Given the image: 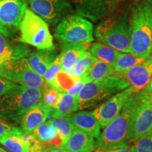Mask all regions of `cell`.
Here are the masks:
<instances>
[{"mask_svg":"<svg viewBox=\"0 0 152 152\" xmlns=\"http://www.w3.org/2000/svg\"><path fill=\"white\" fill-rule=\"evenodd\" d=\"M42 90L16 85L0 97V118L18 123L23 115L42 102Z\"/></svg>","mask_w":152,"mask_h":152,"instance_id":"1","label":"cell"},{"mask_svg":"<svg viewBox=\"0 0 152 152\" xmlns=\"http://www.w3.org/2000/svg\"><path fill=\"white\" fill-rule=\"evenodd\" d=\"M131 23L130 53L148 58L152 54V14L146 0L133 5Z\"/></svg>","mask_w":152,"mask_h":152,"instance_id":"2","label":"cell"},{"mask_svg":"<svg viewBox=\"0 0 152 152\" xmlns=\"http://www.w3.org/2000/svg\"><path fill=\"white\" fill-rule=\"evenodd\" d=\"M129 87L128 82L115 74L101 80L85 83L77 95V104L74 112L95 107L101 102Z\"/></svg>","mask_w":152,"mask_h":152,"instance_id":"3","label":"cell"},{"mask_svg":"<svg viewBox=\"0 0 152 152\" xmlns=\"http://www.w3.org/2000/svg\"><path fill=\"white\" fill-rule=\"evenodd\" d=\"M131 30V16L126 13L99 23L94 29V35L99 42L118 52L130 53Z\"/></svg>","mask_w":152,"mask_h":152,"instance_id":"4","label":"cell"},{"mask_svg":"<svg viewBox=\"0 0 152 152\" xmlns=\"http://www.w3.org/2000/svg\"><path fill=\"white\" fill-rule=\"evenodd\" d=\"M20 43L35 47L37 49L56 48L48 24L41 17L29 9H26L18 26Z\"/></svg>","mask_w":152,"mask_h":152,"instance_id":"5","label":"cell"},{"mask_svg":"<svg viewBox=\"0 0 152 152\" xmlns=\"http://www.w3.org/2000/svg\"><path fill=\"white\" fill-rule=\"evenodd\" d=\"M132 104L133 99L131 95L121 113L106 125L96 137L95 147L104 149L129 148L127 134Z\"/></svg>","mask_w":152,"mask_h":152,"instance_id":"6","label":"cell"},{"mask_svg":"<svg viewBox=\"0 0 152 152\" xmlns=\"http://www.w3.org/2000/svg\"><path fill=\"white\" fill-rule=\"evenodd\" d=\"M93 25L77 15H69L57 25L55 37L62 43H91L94 40Z\"/></svg>","mask_w":152,"mask_h":152,"instance_id":"7","label":"cell"},{"mask_svg":"<svg viewBox=\"0 0 152 152\" xmlns=\"http://www.w3.org/2000/svg\"><path fill=\"white\" fill-rule=\"evenodd\" d=\"M0 76L5 79L30 88L43 90L45 83L28 64L27 58L11 61L0 68Z\"/></svg>","mask_w":152,"mask_h":152,"instance_id":"8","label":"cell"},{"mask_svg":"<svg viewBox=\"0 0 152 152\" xmlns=\"http://www.w3.org/2000/svg\"><path fill=\"white\" fill-rule=\"evenodd\" d=\"M132 99L127 134L128 142L136 141L152 132V105L138 102L133 96Z\"/></svg>","mask_w":152,"mask_h":152,"instance_id":"9","label":"cell"},{"mask_svg":"<svg viewBox=\"0 0 152 152\" xmlns=\"http://www.w3.org/2000/svg\"><path fill=\"white\" fill-rule=\"evenodd\" d=\"M30 10L47 23L56 25L73 12L66 0H28Z\"/></svg>","mask_w":152,"mask_h":152,"instance_id":"10","label":"cell"},{"mask_svg":"<svg viewBox=\"0 0 152 152\" xmlns=\"http://www.w3.org/2000/svg\"><path fill=\"white\" fill-rule=\"evenodd\" d=\"M133 93H134V90L130 86L96 106L92 112L99 123L101 128H105L121 113L125 102Z\"/></svg>","mask_w":152,"mask_h":152,"instance_id":"11","label":"cell"},{"mask_svg":"<svg viewBox=\"0 0 152 152\" xmlns=\"http://www.w3.org/2000/svg\"><path fill=\"white\" fill-rule=\"evenodd\" d=\"M28 0H0V33L8 35L9 28H18L27 9Z\"/></svg>","mask_w":152,"mask_h":152,"instance_id":"12","label":"cell"},{"mask_svg":"<svg viewBox=\"0 0 152 152\" xmlns=\"http://www.w3.org/2000/svg\"><path fill=\"white\" fill-rule=\"evenodd\" d=\"M115 74L128 82L135 93L143 90L149 84L152 77V68L144 64L132 66L121 73Z\"/></svg>","mask_w":152,"mask_h":152,"instance_id":"13","label":"cell"},{"mask_svg":"<svg viewBox=\"0 0 152 152\" xmlns=\"http://www.w3.org/2000/svg\"><path fill=\"white\" fill-rule=\"evenodd\" d=\"M51 109L42 102L30 109L24 114L20 121V129L25 134H30L38 126L46 122Z\"/></svg>","mask_w":152,"mask_h":152,"instance_id":"14","label":"cell"},{"mask_svg":"<svg viewBox=\"0 0 152 152\" xmlns=\"http://www.w3.org/2000/svg\"><path fill=\"white\" fill-rule=\"evenodd\" d=\"M76 12L80 16L96 21L108 14L109 0H75Z\"/></svg>","mask_w":152,"mask_h":152,"instance_id":"15","label":"cell"},{"mask_svg":"<svg viewBox=\"0 0 152 152\" xmlns=\"http://www.w3.org/2000/svg\"><path fill=\"white\" fill-rule=\"evenodd\" d=\"M90 47V43H62L61 52L58 55L62 71L71 75L79 57Z\"/></svg>","mask_w":152,"mask_h":152,"instance_id":"16","label":"cell"},{"mask_svg":"<svg viewBox=\"0 0 152 152\" xmlns=\"http://www.w3.org/2000/svg\"><path fill=\"white\" fill-rule=\"evenodd\" d=\"M61 148L69 152H92L95 148L94 137L88 133L75 129Z\"/></svg>","mask_w":152,"mask_h":152,"instance_id":"17","label":"cell"},{"mask_svg":"<svg viewBox=\"0 0 152 152\" xmlns=\"http://www.w3.org/2000/svg\"><path fill=\"white\" fill-rule=\"evenodd\" d=\"M58 55L56 49H38L30 54L27 58L30 67L38 75L43 77L49 68L52 65Z\"/></svg>","mask_w":152,"mask_h":152,"instance_id":"18","label":"cell"},{"mask_svg":"<svg viewBox=\"0 0 152 152\" xmlns=\"http://www.w3.org/2000/svg\"><path fill=\"white\" fill-rule=\"evenodd\" d=\"M75 129L85 132L96 138L101 132V127L93 112L80 111L71 114Z\"/></svg>","mask_w":152,"mask_h":152,"instance_id":"19","label":"cell"},{"mask_svg":"<svg viewBox=\"0 0 152 152\" xmlns=\"http://www.w3.org/2000/svg\"><path fill=\"white\" fill-rule=\"evenodd\" d=\"M30 54L27 45H20L12 46L11 44L0 33V58L7 63L21 59Z\"/></svg>","mask_w":152,"mask_h":152,"instance_id":"20","label":"cell"},{"mask_svg":"<svg viewBox=\"0 0 152 152\" xmlns=\"http://www.w3.org/2000/svg\"><path fill=\"white\" fill-rule=\"evenodd\" d=\"M113 75H115L113 66L96 59L80 79L85 83L90 81L101 80Z\"/></svg>","mask_w":152,"mask_h":152,"instance_id":"21","label":"cell"},{"mask_svg":"<svg viewBox=\"0 0 152 152\" xmlns=\"http://www.w3.org/2000/svg\"><path fill=\"white\" fill-rule=\"evenodd\" d=\"M0 144L9 152H30L28 134H8L0 137Z\"/></svg>","mask_w":152,"mask_h":152,"instance_id":"22","label":"cell"},{"mask_svg":"<svg viewBox=\"0 0 152 152\" xmlns=\"http://www.w3.org/2000/svg\"><path fill=\"white\" fill-rule=\"evenodd\" d=\"M77 99V96H72L67 93H61L59 99L54 107L51 109L49 117L66 116L73 113Z\"/></svg>","mask_w":152,"mask_h":152,"instance_id":"23","label":"cell"},{"mask_svg":"<svg viewBox=\"0 0 152 152\" xmlns=\"http://www.w3.org/2000/svg\"><path fill=\"white\" fill-rule=\"evenodd\" d=\"M30 134L35 136L39 142L45 145L51 147L49 148H52V147H59L62 144V141L58 137L56 132L47 121L38 126Z\"/></svg>","mask_w":152,"mask_h":152,"instance_id":"24","label":"cell"},{"mask_svg":"<svg viewBox=\"0 0 152 152\" xmlns=\"http://www.w3.org/2000/svg\"><path fill=\"white\" fill-rule=\"evenodd\" d=\"M47 122L56 132L58 137L62 141V144L67 141L71 133L75 130L71 115L66 116L51 118V119H49Z\"/></svg>","mask_w":152,"mask_h":152,"instance_id":"25","label":"cell"},{"mask_svg":"<svg viewBox=\"0 0 152 152\" xmlns=\"http://www.w3.org/2000/svg\"><path fill=\"white\" fill-rule=\"evenodd\" d=\"M90 52L96 59L113 66L121 54L118 51L102 42H94L90 48Z\"/></svg>","mask_w":152,"mask_h":152,"instance_id":"26","label":"cell"},{"mask_svg":"<svg viewBox=\"0 0 152 152\" xmlns=\"http://www.w3.org/2000/svg\"><path fill=\"white\" fill-rule=\"evenodd\" d=\"M149 57L142 58L131 53H125V54L121 53L115 61V64L113 65L115 73H121L132 66L144 64L147 62Z\"/></svg>","mask_w":152,"mask_h":152,"instance_id":"27","label":"cell"},{"mask_svg":"<svg viewBox=\"0 0 152 152\" xmlns=\"http://www.w3.org/2000/svg\"><path fill=\"white\" fill-rule=\"evenodd\" d=\"M79 79V77L69 75L61 70L55 77L52 84L48 86L56 89L61 93H66Z\"/></svg>","mask_w":152,"mask_h":152,"instance_id":"28","label":"cell"},{"mask_svg":"<svg viewBox=\"0 0 152 152\" xmlns=\"http://www.w3.org/2000/svg\"><path fill=\"white\" fill-rule=\"evenodd\" d=\"M96 59V58L92 56L90 52L85 51L81 54L77 62L75 63L71 75L81 78Z\"/></svg>","mask_w":152,"mask_h":152,"instance_id":"29","label":"cell"},{"mask_svg":"<svg viewBox=\"0 0 152 152\" xmlns=\"http://www.w3.org/2000/svg\"><path fill=\"white\" fill-rule=\"evenodd\" d=\"M60 94L61 92L56 90V89L49 87L45 84L42 90V102L52 109L58 102L60 97Z\"/></svg>","mask_w":152,"mask_h":152,"instance_id":"30","label":"cell"},{"mask_svg":"<svg viewBox=\"0 0 152 152\" xmlns=\"http://www.w3.org/2000/svg\"><path fill=\"white\" fill-rule=\"evenodd\" d=\"M130 150L132 152H152V132L133 142Z\"/></svg>","mask_w":152,"mask_h":152,"instance_id":"31","label":"cell"},{"mask_svg":"<svg viewBox=\"0 0 152 152\" xmlns=\"http://www.w3.org/2000/svg\"><path fill=\"white\" fill-rule=\"evenodd\" d=\"M20 128L15 123L0 118V137L8 134H23Z\"/></svg>","mask_w":152,"mask_h":152,"instance_id":"32","label":"cell"},{"mask_svg":"<svg viewBox=\"0 0 152 152\" xmlns=\"http://www.w3.org/2000/svg\"><path fill=\"white\" fill-rule=\"evenodd\" d=\"M132 96L138 102L152 105V77L149 84L140 92L133 93Z\"/></svg>","mask_w":152,"mask_h":152,"instance_id":"33","label":"cell"},{"mask_svg":"<svg viewBox=\"0 0 152 152\" xmlns=\"http://www.w3.org/2000/svg\"><path fill=\"white\" fill-rule=\"evenodd\" d=\"M61 71V66L59 58H58V56H57L54 62L49 68V69L47 70L45 74V75H44L43 79L45 80V84L47 85H50L52 84V82L55 79V77H56V75H58V73Z\"/></svg>","mask_w":152,"mask_h":152,"instance_id":"34","label":"cell"},{"mask_svg":"<svg viewBox=\"0 0 152 152\" xmlns=\"http://www.w3.org/2000/svg\"><path fill=\"white\" fill-rule=\"evenodd\" d=\"M17 84L5 79L4 77L0 76V97L7 92L9 90L16 86Z\"/></svg>","mask_w":152,"mask_h":152,"instance_id":"35","label":"cell"},{"mask_svg":"<svg viewBox=\"0 0 152 152\" xmlns=\"http://www.w3.org/2000/svg\"><path fill=\"white\" fill-rule=\"evenodd\" d=\"M84 83L85 82L83 81V80L80 78L76 82L75 84L73 85V86L66 93L70 95H72V96H77V94H78V92H80V90H81L82 87H83V85H84Z\"/></svg>","mask_w":152,"mask_h":152,"instance_id":"36","label":"cell"},{"mask_svg":"<svg viewBox=\"0 0 152 152\" xmlns=\"http://www.w3.org/2000/svg\"><path fill=\"white\" fill-rule=\"evenodd\" d=\"M95 152H132L129 148H115V149H98Z\"/></svg>","mask_w":152,"mask_h":152,"instance_id":"37","label":"cell"},{"mask_svg":"<svg viewBox=\"0 0 152 152\" xmlns=\"http://www.w3.org/2000/svg\"><path fill=\"white\" fill-rule=\"evenodd\" d=\"M41 152H69V151L61 147H52V148H45V149H42V151Z\"/></svg>","mask_w":152,"mask_h":152,"instance_id":"38","label":"cell"},{"mask_svg":"<svg viewBox=\"0 0 152 152\" xmlns=\"http://www.w3.org/2000/svg\"><path fill=\"white\" fill-rule=\"evenodd\" d=\"M146 1L148 3V5H149L150 11H151V13L152 14V0H146Z\"/></svg>","mask_w":152,"mask_h":152,"instance_id":"39","label":"cell"},{"mask_svg":"<svg viewBox=\"0 0 152 152\" xmlns=\"http://www.w3.org/2000/svg\"><path fill=\"white\" fill-rule=\"evenodd\" d=\"M9 64V63L5 62L4 61H3L2 59H1V58H0V68H1V67H3L4 66L6 65V64Z\"/></svg>","mask_w":152,"mask_h":152,"instance_id":"40","label":"cell"},{"mask_svg":"<svg viewBox=\"0 0 152 152\" xmlns=\"http://www.w3.org/2000/svg\"><path fill=\"white\" fill-rule=\"evenodd\" d=\"M0 152H9V151H8L7 150H6L4 149H3L2 147H0Z\"/></svg>","mask_w":152,"mask_h":152,"instance_id":"41","label":"cell"},{"mask_svg":"<svg viewBox=\"0 0 152 152\" xmlns=\"http://www.w3.org/2000/svg\"><path fill=\"white\" fill-rule=\"evenodd\" d=\"M151 56H152V54H151Z\"/></svg>","mask_w":152,"mask_h":152,"instance_id":"42","label":"cell"}]
</instances>
